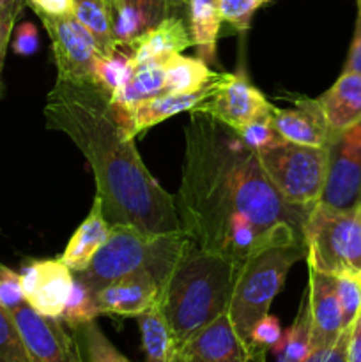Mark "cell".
Returning <instances> with one entry per match:
<instances>
[{"label": "cell", "instance_id": "obj_1", "mask_svg": "<svg viewBox=\"0 0 361 362\" xmlns=\"http://www.w3.org/2000/svg\"><path fill=\"white\" fill-rule=\"evenodd\" d=\"M46 127L66 134L91 165L96 197L110 223L147 233L180 232L176 200L151 175L110 94L94 80L57 78L45 106Z\"/></svg>", "mask_w": 361, "mask_h": 362}, {"label": "cell", "instance_id": "obj_2", "mask_svg": "<svg viewBox=\"0 0 361 362\" xmlns=\"http://www.w3.org/2000/svg\"><path fill=\"white\" fill-rule=\"evenodd\" d=\"M241 144L232 127L205 113H191L176 209L184 235L195 246L244 265L269 247L237 212L236 158Z\"/></svg>", "mask_w": 361, "mask_h": 362}, {"label": "cell", "instance_id": "obj_3", "mask_svg": "<svg viewBox=\"0 0 361 362\" xmlns=\"http://www.w3.org/2000/svg\"><path fill=\"white\" fill-rule=\"evenodd\" d=\"M243 264L200 250L186 237L159 288V304L177 346L229 311Z\"/></svg>", "mask_w": 361, "mask_h": 362}, {"label": "cell", "instance_id": "obj_4", "mask_svg": "<svg viewBox=\"0 0 361 362\" xmlns=\"http://www.w3.org/2000/svg\"><path fill=\"white\" fill-rule=\"evenodd\" d=\"M186 235L176 233H147L130 223H113L105 244L92 257L81 272H74L92 292L108 283L138 271H149L156 281H165L176 262Z\"/></svg>", "mask_w": 361, "mask_h": 362}, {"label": "cell", "instance_id": "obj_5", "mask_svg": "<svg viewBox=\"0 0 361 362\" xmlns=\"http://www.w3.org/2000/svg\"><path fill=\"white\" fill-rule=\"evenodd\" d=\"M303 258L304 246L296 244L269 247L243 265L227 313L248 350L251 331L260 318L269 315V308L275 297L282 292L290 267Z\"/></svg>", "mask_w": 361, "mask_h": 362}, {"label": "cell", "instance_id": "obj_6", "mask_svg": "<svg viewBox=\"0 0 361 362\" xmlns=\"http://www.w3.org/2000/svg\"><path fill=\"white\" fill-rule=\"evenodd\" d=\"M308 267L328 276H361V212L335 211L317 204L303 226Z\"/></svg>", "mask_w": 361, "mask_h": 362}, {"label": "cell", "instance_id": "obj_7", "mask_svg": "<svg viewBox=\"0 0 361 362\" xmlns=\"http://www.w3.org/2000/svg\"><path fill=\"white\" fill-rule=\"evenodd\" d=\"M257 154L269 180L290 204L301 207L319 204L328 173V147L283 141Z\"/></svg>", "mask_w": 361, "mask_h": 362}, {"label": "cell", "instance_id": "obj_8", "mask_svg": "<svg viewBox=\"0 0 361 362\" xmlns=\"http://www.w3.org/2000/svg\"><path fill=\"white\" fill-rule=\"evenodd\" d=\"M361 202V122L333 136L328 145V173L319 204L350 211Z\"/></svg>", "mask_w": 361, "mask_h": 362}, {"label": "cell", "instance_id": "obj_9", "mask_svg": "<svg viewBox=\"0 0 361 362\" xmlns=\"http://www.w3.org/2000/svg\"><path fill=\"white\" fill-rule=\"evenodd\" d=\"M52 41L59 78L71 81L92 80L98 57H101L91 32L76 20L74 14L45 16L39 14Z\"/></svg>", "mask_w": 361, "mask_h": 362}, {"label": "cell", "instance_id": "obj_10", "mask_svg": "<svg viewBox=\"0 0 361 362\" xmlns=\"http://www.w3.org/2000/svg\"><path fill=\"white\" fill-rule=\"evenodd\" d=\"M30 362H84L73 331L60 318L45 317L27 303L11 311Z\"/></svg>", "mask_w": 361, "mask_h": 362}, {"label": "cell", "instance_id": "obj_11", "mask_svg": "<svg viewBox=\"0 0 361 362\" xmlns=\"http://www.w3.org/2000/svg\"><path fill=\"white\" fill-rule=\"evenodd\" d=\"M273 110L275 106L257 87L248 81L243 73H223L222 81L212 98L197 113L211 115L212 119L237 131L246 124L271 115Z\"/></svg>", "mask_w": 361, "mask_h": 362}, {"label": "cell", "instance_id": "obj_12", "mask_svg": "<svg viewBox=\"0 0 361 362\" xmlns=\"http://www.w3.org/2000/svg\"><path fill=\"white\" fill-rule=\"evenodd\" d=\"M21 292L28 306L39 315L60 318L73 288L74 272L60 258L32 260L20 274Z\"/></svg>", "mask_w": 361, "mask_h": 362}, {"label": "cell", "instance_id": "obj_13", "mask_svg": "<svg viewBox=\"0 0 361 362\" xmlns=\"http://www.w3.org/2000/svg\"><path fill=\"white\" fill-rule=\"evenodd\" d=\"M222 78L223 73L212 83H209L202 90L193 92V94H161L156 95V98L133 103V105L124 106V108L115 105V110L122 124L126 126L127 133L134 138L142 131L149 129V127L156 126V124L163 122V120L170 119L177 113H197L212 98Z\"/></svg>", "mask_w": 361, "mask_h": 362}, {"label": "cell", "instance_id": "obj_14", "mask_svg": "<svg viewBox=\"0 0 361 362\" xmlns=\"http://www.w3.org/2000/svg\"><path fill=\"white\" fill-rule=\"evenodd\" d=\"M179 362H251V354L223 313L179 346Z\"/></svg>", "mask_w": 361, "mask_h": 362}, {"label": "cell", "instance_id": "obj_15", "mask_svg": "<svg viewBox=\"0 0 361 362\" xmlns=\"http://www.w3.org/2000/svg\"><path fill=\"white\" fill-rule=\"evenodd\" d=\"M101 315L140 317L159 300V283L149 271H138L94 292Z\"/></svg>", "mask_w": 361, "mask_h": 362}, {"label": "cell", "instance_id": "obj_16", "mask_svg": "<svg viewBox=\"0 0 361 362\" xmlns=\"http://www.w3.org/2000/svg\"><path fill=\"white\" fill-rule=\"evenodd\" d=\"M306 300L311 320V349L331 345L343 331L335 276L308 267Z\"/></svg>", "mask_w": 361, "mask_h": 362}, {"label": "cell", "instance_id": "obj_17", "mask_svg": "<svg viewBox=\"0 0 361 362\" xmlns=\"http://www.w3.org/2000/svg\"><path fill=\"white\" fill-rule=\"evenodd\" d=\"M271 120L282 140L289 144L328 147L336 134L326 122L317 99H297L296 110L275 108Z\"/></svg>", "mask_w": 361, "mask_h": 362}, {"label": "cell", "instance_id": "obj_18", "mask_svg": "<svg viewBox=\"0 0 361 362\" xmlns=\"http://www.w3.org/2000/svg\"><path fill=\"white\" fill-rule=\"evenodd\" d=\"M191 37L183 16L170 14L156 27L147 28L142 35L134 37L130 45L122 46L131 53L134 64L147 60H166L176 53L190 48Z\"/></svg>", "mask_w": 361, "mask_h": 362}, {"label": "cell", "instance_id": "obj_19", "mask_svg": "<svg viewBox=\"0 0 361 362\" xmlns=\"http://www.w3.org/2000/svg\"><path fill=\"white\" fill-rule=\"evenodd\" d=\"M317 101L331 131L340 133L354 127L361 122V74L343 71Z\"/></svg>", "mask_w": 361, "mask_h": 362}, {"label": "cell", "instance_id": "obj_20", "mask_svg": "<svg viewBox=\"0 0 361 362\" xmlns=\"http://www.w3.org/2000/svg\"><path fill=\"white\" fill-rule=\"evenodd\" d=\"M108 233L110 225L105 211H103V202L101 198L96 197L94 202H92L91 212L84 219V223L78 226L76 232L73 233L60 260L73 272H81L84 269H87L92 257L105 244Z\"/></svg>", "mask_w": 361, "mask_h": 362}, {"label": "cell", "instance_id": "obj_21", "mask_svg": "<svg viewBox=\"0 0 361 362\" xmlns=\"http://www.w3.org/2000/svg\"><path fill=\"white\" fill-rule=\"evenodd\" d=\"M188 30L191 45L197 48L198 59L209 66L216 60V42H218L222 16L216 0H188Z\"/></svg>", "mask_w": 361, "mask_h": 362}, {"label": "cell", "instance_id": "obj_22", "mask_svg": "<svg viewBox=\"0 0 361 362\" xmlns=\"http://www.w3.org/2000/svg\"><path fill=\"white\" fill-rule=\"evenodd\" d=\"M137 318L142 332L145 362H179V346L159 300Z\"/></svg>", "mask_w": 361, "mask_h": 362}, {"label": "cell", "instance_id": "obj_23", "mask_svg": "<svg viewBox=\"0 0 361 362\" xmlns=\"http://www.w3.org/2000/svg\"><path fill=\"white\" fill-rule=\"evenodd\" d=\"M165 67V94H193L216 80L222 73H214L202 59H191L180 53L168 57Z\"/></svg>", "mask_w": 361, "mask_h": 362}, {"label": "cell", "instance_id": "obj_24", "mask_svg": "<svg viewBox=\"0 0 361 362\" xmlns=\"http://www.w3.org/2000/svg\"><path fill=\"white\" fill-rule=\"evenodd\" d=\"M163 62L165 60H147V62L134 64L126 85L117 94L110 95L113 105L124 108V106H130L133 103L165 94V67H163Z\"/></svg>", "mask_w": 361, "mask_h": 362}, {"label": "cell", "instance_id": "obj_25", "mask_svg": "<svg viewBox=\"0 0 361 362\" xmlns=\"http://www.w3.org/2000/svg\"><path fill=\"white\" fill-rule=\"evenodd\" d=\"M73 14L94 37L101 55H112L119 49L113 32V16L105 0H73Z\"/></svg>", "mask_w": 361, "mask_h": 362}, {"label": "cell", "instance_id": "obj_26", "mask_svg": "<svg viewBox=\"0 0 361 362\" xmlns=\"http://www.w3.org/2000/svg\"><path fill=\"white\" fill-rule=\"evenodd\" d=\"M271 350L276 362H303L311 352V320L306 296L301 300L294 324L283 332Z\"/></svg>", "mask_w": 361, "mask_h": 362}, {"label": "cell", "instance_id": "obj_27", "mask_svg": "<svg viewBox=\"0 0 361 362\" xmlns=\"http://www.w3.org/2000/svg\"><path fill=\"white\" fill-rule=\"evenodd\" d=\"M84 362H131L105 336L96 320L71 329Z\"/></svg>", "mask_w": 361, "mask_h": 362}, {"label": "cell", "instance_id": "obj_28", "mask_svg": "<svg viewBox=\"0 0 361 362\" xmlns=\"http://www.w3.org/2000/svg\"><path fill=\"white\" fill-rule=\"evenodd\" d=\"M133 66L134 62L131 59V53H126L122 49V46H120L112 55L98 57L94 73H92V80L98 85H101L110 95H113L130 80Z\"/></svg>", "mask_w": 361, "mask_h": 362}, {"label": "cell", "instance_id": "obj_29", "mask_svg": "<svg viewBox=\"0 0 361 362\" xmlns=\"http://www.w3.org/2000/svg\"><path fill=\"white\" fill-rule=\"evenodd\" d=\"M98 304H96L94 292L85 285L81 279H78L74 276L73 288H71L69 297H67V303L64 306L62 315H60V320L67 325L69 329L78 327L81 324H87V322L96 320L99 317Z\"/></svg>", "mask_w": 361, "mask_h": 362}, {"label": "cell", "instance_id": "obj_30", "mask_svg": "<svg viewBox=\"0 0 361 362\" xmlns=\"http://www.w3.org/2000/svg\"><path fill=\"white\" fill-rule=\"evenodd\" d=\"M336 296L342 308L343 329L350 327L361 313V276L360 274H340L335 276Z\"/></svg>", "mask_w": 361, "mask_h": 362}, {"label": "cell", "instance_id": "obj_31", "mask_svg": "<svg viewBox=\"0 0 361 362\" xmlns=\"http://www.w3.org/2000/svg\"><path fill=\"white\" fill-rule=\"evenodd\" d=\"M0 362H30L11 311L0 304Z\"/></svg>", "mask_w": 361, "mask_h": 362}, {"label": "cell", "instance_id": "obj_32", "mask_svg": "<svg viewBox=\"0 0 361 362\" xmlns=\"http://www.w3.org/2000/svg\"><path fill=\"white\" fill-rule=\"evenodd\" d=\"M236 133L239 134L241 140L255 152L265 151V148H271L283 144L282 136H280L278 131L273 126L271 115L255 120V122L251 124H246V126H243L241 129H237Z\"/></svg>", "mask_w": 361, "mask_h": 362}, {"label": "cell", "instance_id": "obj_33", "mask_svg": "<svg viewBox=\"0 0 361 362\" xmlns=\"http://www.w3.org/2000/svg\"><path fill=\"white\" fill-rule=\"evenodd\" d=\"M271 0H216L219 16L223 21L234 25L239 30H246L251 23L255 11Z\"/></svg>", "mask_w": 361, "mask_h": 362}, {"label": "cell", "instance_id": "obj_34", "mask_svg": "<svg viewBox=\"0 0 361 362\" xmlns=\"http://www.w3.org/2000/svg\"><path fill=\"white\" fill-rule=\"evenodd\" d=\"M283 331L282 325H280L278 318L273 317V315H265L264 318L257 322V325L253 327L250 336V354L253 357V354L257 350H265L273 349L276 343L282 338Z\"/></svg>", "mask_w": 361, "mask_h": 362}, {"label": "cell", "instance_id": "obj_35", "mask_svg": "<svg viewBox=\"0 0 361 362\" xmlns=\"http://www.w3.org/2000/svg\"><path fill=\"white\" fill-rule=\"evenodd\" d=\"M23 303L25 299L23 292H21L20 274L0 264V304L7 311H13Z\"/></svg>", "mask_w": 361, "mask_h": 362}, {"label": "cell", "instance_id": "obj_36", "mask_svg": "<svg viewBox=\"0 0 361 362\" xmlns=\"http://www.w3.org/2000/svg\"><path fill=\"white\" fill-rule=\"evenodd\" d=\"M350 327L343 329L342 334L331 345L315 346L303 362H347V339Z\"/></svg>", "mask_w": 361, "mask_h": 362}, {"label": "cell", "instance_id": "obj_37", "mask_svg": "<svg viewBox=\"0 0 361 362\" xmlns=\"http://www.w3.org/2000/svg\"><path fill=\"white\" fill-rule=\"evenodd\" d=\"M25 0H7L6 6L0 9V73L4 67V59H6L7 45L11 41V32H13L14 21L23 7Z\"/></svg>", "mask_w": 361, "mask_h": 362}, {"label": "cell", "instance_id": "obj_38", "mask_svg": "<svg viewBox=\"0 0 361 362\" xmlns=\"http://www.w3.org/2000/svg\"><path fill=\"white\" fill-rule=\"evenodd\" d=\"M124 4L138 11L144 16L149 28L156 27L159 21H163L166 16L172 14L170 0H124Z\"/></svg>", "mask_w": 361, "mask_h": 362}, {"label": "cell", "instance_id": "obj_39", "mask_svg": "<svg viewBox=\"0 0 361 362\" xmlns=\"http://www.w3.org/2000/svg\"><path fill=\"white\" fill-rule=\"evenodd\" d=\"M39 46V35L38 28L30 21H25L20 27L16 28V34L13 39V49L14 53L21 57H28L32 53H35Z\"/></svg>", "mask_w": 361, "mask_h": 362}, {"label": "cell", "instance_id": "obj_40", "mask_svg": "<svg viewBox=\"0 0 361 362\" xmlns=\"http://www.w3.org/2000/svg\"><path fill=\"white\" fill-rule=\"evenodd\" d=\"M25 4H28L38 16H66L73 14L74 9L73 0H25Z\"/></svg>", "mask_w": 361, "mask_h": 362}, {"label": "cell", "instance_id": "obj_41", "mask_svg": "<svg viewBox=\"0 0 361 362\" xmlns=\"http://www.w3.org/2000/svg\"><path fill=\"white\" fill-rule=\"evenodd\" d=\"M343 71L361 74V11H360V14H357L356 30H354L353 45H350V48H349V57H347L345 69Z\"/></svg>", "mask_w": 361, "mask_h": 362}, {"label": "cell", "instance_id": "obj_42", "mask_svg": "<svg viewBox=\"0 0 361 362\" xmlns=\"http://www.w3.org/2000/svg\"><path fill=\"white\" fill-rule=\"evenodd\" d=\"M347 362H361V313L350 325L347 339Z\"/></svg>", "mask_w": 361, "mask_h": 362}, {"label": "cell", "instance_id": "obj_43", "mask_svg": "<svg viewBox=\"0 0 361 362\" xmlns=\"http://www.w3.org/2000/svg\"><path fill=\"white\" fill-rule=\"evenodd\" d=\"M170 9H172V14H177L180 11H186L188 13V0H170ZM179 16V14H177Z\"/></svg>", "mask_w": 361, "mask_h": 362}, {"label": "cell", "instance_id": "obj_44", "mask_svg": "<svg viewBox=\"0 0 361 362\" xmlns=\"http://www.w3.org/2000/svg\"><path fill=\"white\" fill-rule=\"evenodd\" d=\"M105 2H106V6H108L112 16H115V14L124 7V0H105Z\"/></svg>", "mask_w": 361, "mask_h": 362}, {"label": "cell", "instance_id": "obj_45", "mask_svg": "<svg viewBox=\"0 0 361 362\" xmlns=\"http://www.w3.org/2000/svg\"><path fill=\"white\" fill-rule=\"evenodd\" d=\"M6 2H7V0H0V9H2V7L6 6Z\"/></svg>", "mask_w": 361, "mask_h": 362}, {"label": "cell", "instance_id": "obj_46", "mask_svg": "<svg viewBox=\"0 0 361 362\" xmlns=\"http://www.w3.org/2000/svg\"><path fill=\"white\" fill-rule=\"evenodd\" d=\"M357 9L361 11V0H357Z\"/></svg>", "mask_w": 361, "mask_h": 362}, {"label": "cell", "instance_id": "obj_47", "mask_svg": "<svg viewBox=\"0 0 361 362\" xmlns=\"http://www.w3.org/2000/svg\"><path fill=\"white\" fill-rule=\"evenodd\" d=\"M357 207H360V212H361V202H360V204H357Z\"/></svg>", "mask_w": 361, "mask_h": 362}]
</instances>
